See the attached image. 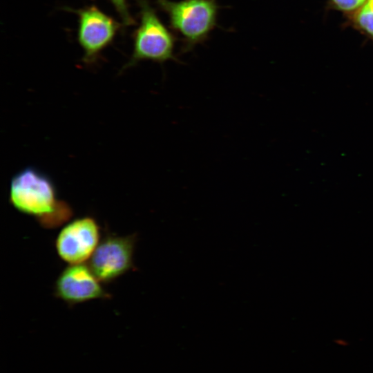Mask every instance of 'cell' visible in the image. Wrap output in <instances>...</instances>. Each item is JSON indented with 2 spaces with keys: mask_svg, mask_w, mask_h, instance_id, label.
I'll use <instances>...</instances> for the list:
<instances>
[{
  "mask_svg": "<svg viewBox=\"0 0 373 373\" xmlns=\"http://www.w3.org/2000/svg\"><path fill=\"white\" fill-rule=\"evenodd\" d=\"M70 10L79 17L78 41L84 50L83 62L93 64L111 44L119 24L95 6Z\"/></svg>",
  "mask_w": 373,
  "mask_h": 373,
  "instance_id": "cell-5",
  "label": "cell"
},
{
  "mask_svg": "<svg viewBox=\"0 0 373 373\" xmlns=\"http://www.w3.org/2000/svg\"><path fill=\"white\" fill-rule=\"evenodd\" d=\"M341 10L351 11L363 6L367 0H332Z\"/></svg>",
  "mask_w": 373,
  "mask_h": 373,
  "instance_id": "cell-10",
  "label": "cell"
},
{
  "mask_svg": "<svg viewBox=\"0 0 373 373\" xmlns=\"http://www.w3.org/2000/svg\"><path fill=\"white\" fill-rule=\"evenodd\" d=\"M55 294L68 305L110 297L84 263L71 264L61 272L55 282Z\"/></svg>",
  "mask_w": 373,
  "mask_h": 373,
  "instance_id": "cell-7",
  "label": "cell"
},
{
  "mask_svg": "<svg viewBox=\"0 0 373 373\" xmlns=\"http://www.w3.org/2000/svg\"><path fill=\"white\" fill-rule=\"evenodd\" d=\"M99 226L92 217L85 216L65 225L57 236L59 256L71 264L84 263L91 257L100 242Z\"/></svg>",
  "mask_w": 373,
  "mask_h": 373,
  "instance_id": "cell-6",
  "label": "cell"
},
{
  "mask_svg": "<svg viewBox=\"0 0 373 373\" xmlns=\"http://www.w3.org/2000/svg\"><path fill=\"white\" fill-rule=\"evenodd\" d=\"M9 200L17 211L32 216L45 228L57 227L73 215L71 207L57 198L50 178L32 166L12 177Z\"/></svg>",
  "mask_w": 373,
  "mask_h": 373,
  "instance_id": "cell-1",
  "label": "cell"
},
{
  "mask_svg": "<svg viewBox=\"0 0 373 373\" xmlns=\"http://www.w3.org/2000/svg\"><path fill=\"white\" fill-rule=\"evenodd\" d=\"M357 23L373 37V0H367L356 14Z\"/></svg>",
  "mask_w": 373,
  "mask_h": 373,
  "instance_id": "cell-8",
  "label": "cell"
},
{
  "mask_svg": "<svg viewBox=\"0 0 373 373\" xmlns=\"http://www.w3.org/2000/svg\"><path fill=\"white\" fill-rule=\"evenodd\" d=\"M157 5L167 15L171 28L180 35L184 52L203 42L216 25V0H157Z\"/></svg>",
  "mask_w": 373,
  "mask_h": 373,
  "instance_id": "cell-2",
  "label": "cell"
},
{
  "mask_svg": "<svg viewBox=\"0 0 373 373\" xmlns=\"http://www.w3.org/2000/svg\"><path fill=\"white\" fill-rule=\"evenodd\" d=\"M140 24L133 35V52L124 68L138 61L151 60L162 64L178 61L174 55L175 38L164 25L146 0H140Z\"/></svg>",
  "mask_w": 373,
  "mask_h": 373,
  "instance_id": "cell-3",
  "label": "cell"
},
{
  "mask_svg": "<svg viewBox=\"0 0 373 373\" xmlns=\"http://www.w3.org/2000/svg\"><path fill=\"white\" fill-rule=\"evenodd\" d=\"M136 240V234H108L102 239L88 263L101 283H108L133 267Z\"/></svg>",
  "mask_w": 373,
  "mask_h": 373,
  "instance_id": "cell-4",
  "label": "cell"
},
{
  "mask_svg": "<svg viewBox=\"0 0 373 373\" xmlns=\"http://www.w3.org/2000/svg\"><path fill=\"white\" fill-rule=\"evenodd\" d=\"M110 1L115 7L124 26H131L135 23L128 8L127 0H110Z\"/></svg>",
  "mask_w": 373,
  "mask_h": 373,
  "instance_id": "cell-9",
  "label": "cell"
}]
</instances>
